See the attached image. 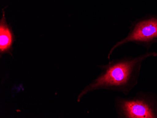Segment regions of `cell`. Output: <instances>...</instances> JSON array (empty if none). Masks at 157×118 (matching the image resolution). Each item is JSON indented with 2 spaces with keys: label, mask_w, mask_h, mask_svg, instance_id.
I'll list each match as a JSON object with an SVG mask.
<instances>
[{
  "label": "cell",
  "mask_w": 157,
  "mask_h": 118,
  "mask_svg": "<svg viewBox=\"0 0 157 118\" xmlns=\"http://www.w3.org/2000/svg\"><path fill=\"white\" fill-rule=\"evenodd\" d=\"M157 57V52L148 51L136 57L125 56L114 59L108 64L99 66L101 74L86 87L78 97V101L88 92L106 89L128 95L138 84L141 67L149 58Z\"/></svg>",
  "instance_id": "1"
},
{
  "label": "cell",
  "mask_w": 157,
  "mask_h": 118,
  "mask_svg": "<svg viewBox=\"0 0 157 118\" xmlns=\"http://www.w3.org/2000/svg\"><path fill=\"white\" fill-rule=\"evenodd\" d=\"M118 118H157V95L153 92H137L133 97H116Z\"/></svg>",
  "instance_id": "2"
},
{
  "label": "cell",
  "mask_w": 157,
  "mask_h": 118,
  "mask_svg": "<svg viewBox=\"0 0 157 118\" xmlns=\"http://www.w3.org/2000/svg\"><path fill=\"white\" fill-rule=\"evenodd\" d=\"M129 32L126 37L118 41L108 54L110 59L116 48L126 44L133 43L145 48L147 51L157 43V15L147 14L132 22Z\"/></svg>",
  "instance_id": "3"
},
{
  "label": "cell",
  "mask_w": 157,
  "mask_h": 118,
  "mask_svg": "<svg viewBox=\"0 0 157 118\" xmlns=\"http://www.w3.org/2000/svg\"><path fill=\"white\" fill-rule=\"evenodd\" d=\"M3 16L0 21V52L2 54L11 49L15 40V36L11 27L7 25L4 9H2Z\"/></svg>",
  "instance_id": "4"
}]
</instances>
